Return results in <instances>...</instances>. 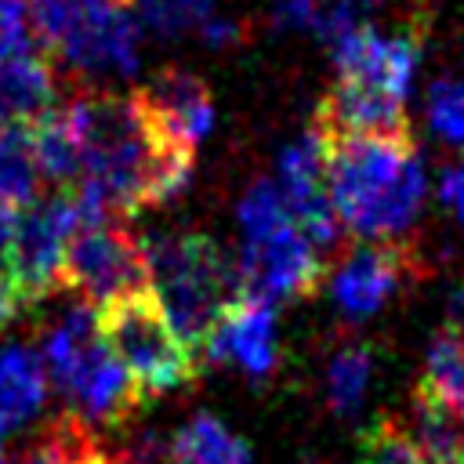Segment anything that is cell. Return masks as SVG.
Segmentation results:
<instances>
[{"instance_id": "cell-22", "label": "cell", "mask_w": 464, "mask_h": 464, "mask_svg": "<svg viewBox=\"0 0 464 464\" xmlns=\"http://www.w3.org/2000/svg\"><path fill=\"white\" fill-rule=\"evenodd\" d=\"M359 464H424V453L402 420L381 417L359 442Z\"/></svg>"}, {"instance_id": "cell-18", "label": "cell", "mask_w": 464, "mask_h": 464, "mask_svg": "<svg viewBox=\"0 0 464 464\" xmlns=\"http://www.w3.org/2000/svg\"><path fill=\"white\" fill-rule=\"evenodd\" d=\"M40 192V167L29 127H0V207L22 210Z\"/></svg>"}, {"instance_id": "cell-4", "label": "cell", "mask_w": 464, "mask_h": 464, "mask_svg": "<svg viewBox=\"0 0 464 464\" xmlns=\"http://www.w3.org/2000/svg\"><path fill=\"white\" fill-rule=\"evenodd\" d=\"M62 286L76 290L80 301L94 304L98 312L123 297L149 294L152 283L145 243L123 221L80 225L62 254Z\"/></svg>"}, {"instance_id": "cell-3", "label": "cell", "mask_w": 464, "mask_h": 464, "mask_svg": "<svg viewBox=\"0 0 464 464\" xmlns=\"http://www.w3.org/2000/svg\"><path fill=\"white\" fill-rule=\"evenodd\" d=\"M98 330H102L105 348L120 359V366L141 388L145 402L196 381V373H199L196 355L178 341V334L170 330L152 290L102 308Z\"/></svg>"}, {"instance_id": "cell-12", "label": "cell", "mask_w": 464, "mask_h": 464, "mask_svg": "<svg viewBox=\"0 0 464 464\" xmlns=\"http://www.w3.org/2000/svg\"><path fill=\"white\" fill-rule=\"evenodd\" d=\"M54 69L44 54L0 58V127H33L54 109Z\"/></svg>"}, {"instance_id": "cell-30", "label": "cell", "mask_w": 464, "mask_h": 464, "mask_svg": "<svg viewBox=\"0 0 464 464\" xmlns=\"http://www.w3.org/2000/svg\"><path fill=\"white\" fill-rule=\"evenodd\" d=\"M127 4H130V0H127Z\"/></svg>"}, {"instance_id": "cell-15", "label": "cell", "mask_w": 464, "mask_h": 464, "mask_svg": "<svg viewBox=\"0 0 464 464\" xmlns=\"http://www.w3.org/2000/svg\"><path fill=\"white\" fill-rule=\"evenodd\" d=\"M167 457L170 464H250V446L218 417L196 413L174 431Z\"/></svg>"}, {"instance_id": "cell-28", "label": "cell", "mask_w": 464, "mask_h": 464, "mask_svg": "<svg viewBox=\"0 0 464 464\" xmlns=\"http://www.w3.org/2000/svg\"><path fill=\"white\" fill-rule=\"evenodd\" d=\"M76 464H116V457H112V453H105V450L94 442V446H91V450H87V453H83Z\"/></svg>"}, {"instance_id": "cell-8", "label": "cell", "mask_w": 464, "mask_h": 464, "mask_svg": "<svg viewBox=\"0 0 464 464\" xmlns=\"http://www.w3.org/2000/svg\"><path fill=\"white\" fill-rule=\"evenodd\" d=\"M410 268H417V254L402 243H366L348 250L330 283L337 312L344 319L373 315L399 290Z\"/></svg>"}, {"instance_id": "cell-27", "label": "cell", "mask_w": 464, "mask_h": 464, "mask_svg": "<svg viewBox=\"0 0 464 464\" xmlns=\"http://www.w3.org/2000/svg\"><path fill=\"white\" fill-rule=\"evenodd\" d=\"M236 36H239V25H236V22H225V18H207V22H203V40L214 44V47L232 44Z\"/></svg>"}, {"instance_id": "cell-1", "label": "cell", "mask_w": 464, "mask_h": 464, "mask_svg": "<svg viewBox=\"0 0 464 464\" xmlns=\"http://www.w3.org/2000/svg\"><path fill=\"white\" fill-rule=\"evenodd\" d=\"M326 192L344 232L395 243L420 214L428 178L413 138H330Z\"/></svg>"}, {"instance_id": "cell-5", "label": "cell", "mask_w": 464, "mask_h": 464, "mask_svg": "<svg viewBox=\"0 0 464 464\" xmlns=\"http://www.w3.org/2000/svg\"><path fill=\"white\" fill-rule=\"evenodd\" d=\"M80 207L72 192H54L14 210L11 228V286L22 312H33L62 286V254L80 228Z\"/></svg>"}, {"instance_id": "cell-2", "label": "cell", "mask_w": 464, "mask_h": 464, "mask_svg": "<svg viewBox=\"0 0 464 464\" xmlns=\"http://www.w3.org/2000/svg\"><path fill=\"white\" fill-rule=\"evenodd\" d=\"M145 243L152 297L178 341L199 355L221 312L243 297L239 265L207 232H167Z\"/></svg>"}, {"instance_id": "cell-13", "label": "cell", "mask_w": 464, "mask_h": 464, "mask_svg": "<svg viewBox=\"0 0 464 464\" xmlns=\"http://www.w3.org/2000/svg\"><path fill=\"white\" fill-rule=\"evenodd\" d=\"M47 399V370L44 359L25 344L0 348V424H25L40 413Z\"/></svg>"}, {"instance_id": "cell-23", "label": "cell", "mask_w": 464, "mask_h": 464, "mask_svg": "<svg viewBox=\"0 0 464 464\" xmlns=\"http://www.w3.org/2000/svg\"><path fill=\"white\" fill-rule=\"evenodd\" d=\"M428 123L439 138L464 145V80H435L428 91Z\"/></svg>"}, {"instance_id": "cell-24", "label": "cell", "mask_w": 464, "mask_h": 464, "mask_svg": "<svg viewBox=\"0 0 464 464\" xmlns=\"http://www.w3.org/2000/svg\"><path fill=\"white\" fill-rule=\"evenodd\" d=\"M18 54H44L33 29L29 0H0V58H18Z\"/></svg>"}, {"instance_id": "cell-7", "label": "cell", "mask_w": 464, "mask_h": 464, "mask_svg": "<svg viewBox=\"0 0 464 464\" xmlns=\"http://www.w3.org/2000/svg\"><path fill=\"white\" fill-rule=\"evenodd\" d=\"M424 54V33L420 25H399L395 33H377L373 25H355L334 44V65L337 80L366 83L377 91H388L395 98H406L417 65Z\"/></svg>"}, {"instance_id": "cell-26", "label": "cell", "mask_w": 464, "mask_h": 464, "mask_svg": "<svg viewBox=\"0 0 464 464\" xmlns=\"http://www.w3.org/2000/svg\"><path fill=\"white\" fill-rule=\"evenodd\" d=\"M439 199L446 203V210L453 218L464 221V163L460 167H446L442 181H439Z\"/></svg>"}, {"instance_id": "cell-21", "label": "cell", "mask_w": 464, "mask_h": 464, "mask_svg": "<svg viewBox=\"0 0 464 464\" xmlns=\"http://www.w3.org/2000/svg\"><path fill=\"white\" fill-rule=\"evenodd\" d=\"M294 225L290 218V207H286V196L276 181L261 178L246 188L243 203H239V228H243V239H265L279 228Z\"/></svg>"}, {"instance_id": "cell-29", "label": "cell", "mask_w": 464, "mask_h": 464, "mask_svg": "<svg viewBox=\"0 0 464 464\" xmlns=\"http://www.w3.org/2000/svg\"><path fill=\"white\" fill-rule=\"evenodd\" d=\"M453 312H457V323H453V326H457V330H464V294L457 297V304H453Z\"/></svg>"}, {"instance_id": "cell-17", "label": "cell", "mask_w": 464, "mask_h": 464, "mask_svg": "<svg viewBox=\"0 0 464 464\" xmlns=\"http://www.w3.org/2000/svg\"><path fill=\"white\" fill-rule=\"evenodd\" d=\"M417 388L464 420V330L450 326L431 337Z\"/></svg>"}, {"instance_id": "cell-16", "label": "cell", "mask_w": 464, "mask_h": 464, "mask_svg": "<svg viewBox=\"0 0 464 464\" xmlns=\"http://www.w3.org/2000/svg\"><path fill=\"white\" fill-rule=\"evenodd\" d=\"M116 4H127V0H29L33 29H36L44 54L54 62V54L69 40H76L83 29H91Z\"/></svg>"}, {"instance_id": "cell-14", "label": "cell", "mask_w": 464, "mask_h": 464, "mask_svg": "<svg viewBox=\"0 0 464 464\" xmlns=\"http://www.w3.org/2000/svg\"><path fill=\"white\" fill-rule=\"evenodd\" d=\"M33 152H36V167L40 178H47L54 185V192H72L83 178V156H80V138L72 130V120L65 112V105L44 112L33 127Z\"/></svg>"}, {"instance_id": "cell-20", "label": "cell", "mask_w": 464, "mask_h": 464, "mask_svg": "<svg viewBox=\"0 0 464 464\" xmlns=\"http://www.w3.org/2000/svg\"><path fill=\"white\" fill-rule=\"evenodd\" d=\"M91 446H94L91 428L76 413H58L14 457H7V464H76Z\"/></svg>"}, {"instance_id": "cell-6", "label": "cell", "mask_w": 464, "mask_h": 464, "mask_svg": "<svg viewBox=\"0 0 464 464\" xmlns=\"http://www.w3.org/2000/svg\"><path fill=\"white\" fill-rule=\"evenodd\" d=\"M236 265L243 279V297L265 304L312 294L323 279V254L301 236L297 225H286L265 239H243Z\"/></svg>"}, {"instance_id": "cell-11", "label": "cell", "mask_w": 464, "mask_h": 464, "mask_svg": "<svg viewBox=\"0 0 464 464\" xmlns=\"http://www.w3.org/2000/svg\"><path fill=\"white\" fill-rule=\"evenodd\" d=\"M141 105L156 120L167 141H174L185 152H196L203 134L214 123V102L207 83L188 69H160L145 87H138Z\"/></svg>"}, {"instance_id": "cell-9", "label": "cell", "mask_w": 464, "mask_h": 464, "mask_svg": "<svg viewBox=\"0 0 464 464\" xmlns=\"http://www.w3.org/2000/svg\"><path fill=\"white\" fill-rule=\"evenodd\" d=\"M312 130L330 141V138H410V120L402 98L366 87V83H348L337 80L334 91L319 102Z\"/></svg>"}, {"instance_id": "cell-25", "label": "cell", "mask_w": 464, "mask_h": 464, "mask_svg": "<svg viewBox=\"0 0 464 464\" xmlns=\"http://www.w3.org/2000/svg\"><path fill=\"white\" fill-rule=\"evenodd\" d=\"M214 0H141V22L163 36H174L196 22H207Z\"/></svg>"}, {"instance_id": "cell-10", "label": "cell", "mask_w": 464, "mask_h": 464, "mask_svg": "<svg viewBox=\"0 0 464 464\" xmlns=\"http://www.w3.org/2000/svg\"><path fill=\"white\" fill-rule=\"evenodd\" d=\"M199 355L210 362H236L246 377L265 381L276 362H279V344H276V312L265 301L239 297L232 301L210 337L203 341Z\"/></svg>"}, {"instance_id": "cell-19", "label": "cell", "mask_w": 464, "mask_h": 464, "mask_svg": "<svg viewBox=\"0 0 464 464\" xmlns=\"http://www.w3.org/2000/svg\"><path fill=\"white\" fill-rule=\"evenodd\" d=\"M373 381V348L344 344L326 366V402L337 417H355Z\"/></svg>"}]
</instances>
